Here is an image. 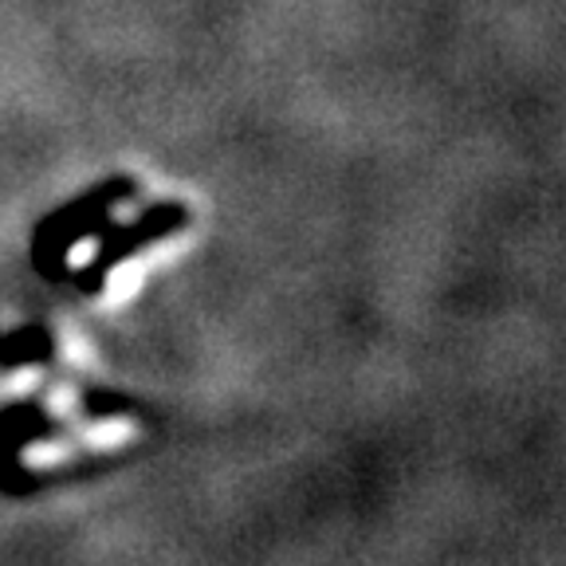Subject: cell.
Wrapping results in <instances>:
<instances>
[{"instance_id":"cell-2","label":"cell","mask_w":566,"mask_h":566,"mask_svg":"<svg viewBox=\"0 0 566 566\" xmlns=\"http://www.w3.org/2000/svg\"><path fill=\"white\" fill-rule=\"evenodd\" d=\"M186 221H189L186 205L161 201V205H150L138 221L123 224V229H111V224H106V229H103L106 232L103 248H98L95 256H91V264L75 275L80 292H98V287H103V275L111 272V268L123 264L126 256H134L142 244H150V240H161V237H169V232L186 229Z\"/></svg>"},{"instance_id":"cell-3","label":"cell","mask_w":566,"mask_h":566,"mask_svg":"<svg viewBox=\"0 0 566 566\" xmlns=\"http://www.w3.org/2000/svg\"><path fill=\"white\" fill-rule=\"evenodd\" d=\"M48 429H52V424H48L40 406H12L9 413L0 417V488H4V492H12V472H20V464H17L20 444L48 433Z\"/></svg>"},{"instance_id":"cell-1","label":"cell","mask_w":566,"mask_h":566,"mask_svg":"<svg viewBox=\"0 0 566 566\" xmlns=\"http://www.w3.org/2000/svg\"><path fill=\"white\" fill-rule=\"evenodd\" d=\"M134 197V181L130 177H111L103 186L87 189L83 197L75 201L60 205L55 212H48L44 224L35 229V240H32V260L40 268L44 280H60L63 268H67V248L83 237H95V232L106 229L111 221V209L118 201Z\"/></svg>"},{"instance_id":"cell-4","label":"cell","mask_w":566,"mask_h":566,"mask_svg":"<svg viewBox=\"0 0 566 566\" xmlns=\"http://www.w3.org/2000/svg\"><path fill=\"white\" fill-rule=\"evenodd\" d=\"M48 358H52V335L44 327H20L0 338V366L4 370L28 363H48Z\"/></svg>"},{"instance_id":"cell-5","label":"cell","mask_w":566,"mask_h":566,"mask_svg":"<svg viewBox=\"0 0 566 566\" xmlns=\"http://www.w3.org/2000/svg\"><path fill=\"white\" fill-rule=\"evenodd\" d=\"M83 406H87L91 417H103V413H130V401L118 398V394H103V389H95V394H87L83 398Z\"/></svg>"}]
</instances>
